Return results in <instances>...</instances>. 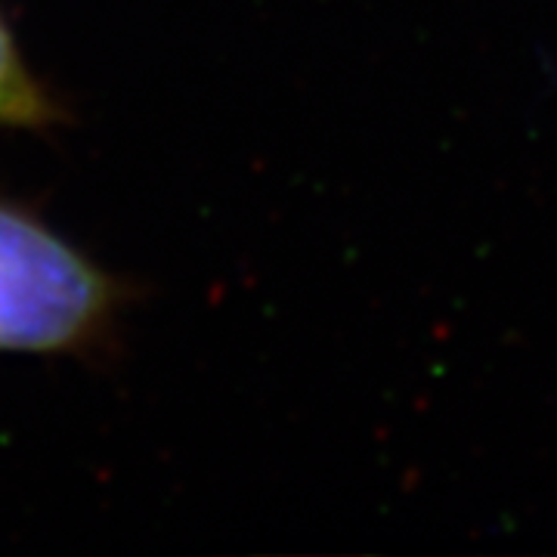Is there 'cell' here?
I'll return each mask as SVG.
<instances>
[{"instance_id":"2","label":"cell","mask_w":557,"mask_h":557,"mask_svg":"<svg viewBox=\"0 0 557 557\" xmlns=\"http://www.w3.org/2000/svg\"><path fill=\"white\" fill-rule=\"evenodd\" d=\"M57 115L60 109L28 72L13 32L0 16V127H44Z\"/></svg>"},{"instance_id":"1","label":"cell","mask_w":557,"mask_h":557,"mask_svg":"<svg viewBox=\"0 0 557 557\" xmlns=\"http://www.w3.org/2000/svg\"><path fill=\"white\" fill-rule=\"evenodd\" d=\"M119 300L106 270L0 196V350H81L109 329Z\"/></svg>"}]
</instances>
